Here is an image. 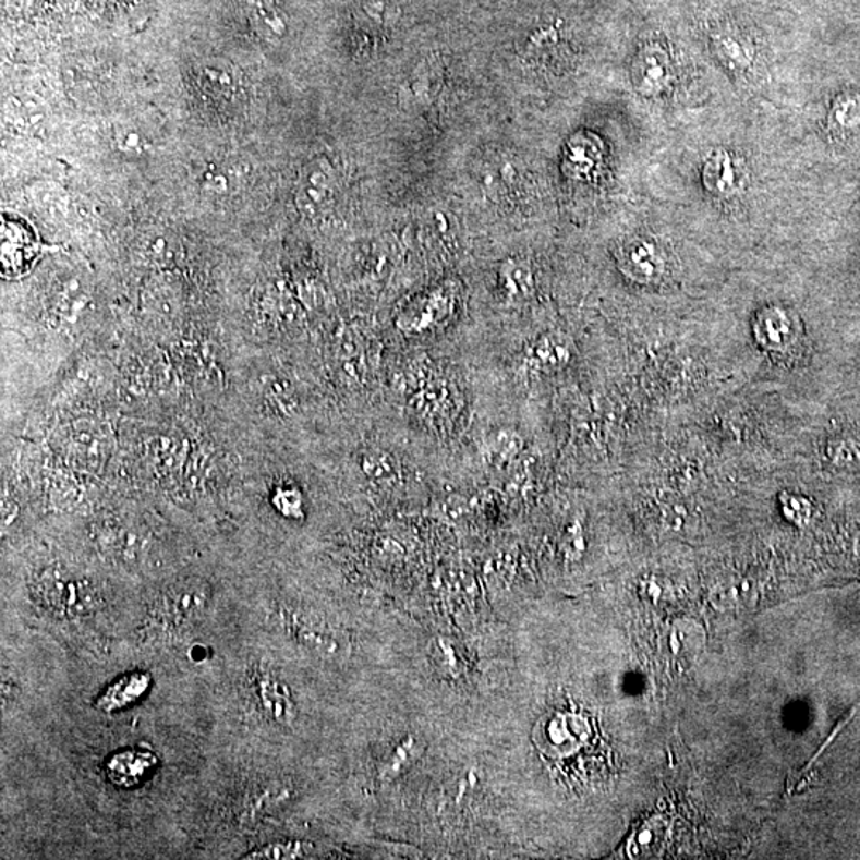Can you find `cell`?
I'll use <instances>...</instances> for the list:
<instances>
[{"instance_id":"6da1fadb","label":"cell","mask_w":860,"mask_h":860,"mask_svg":"<svg viewBox=\"0 0 860 860\" xmlns=\"http://www.w3.org/2000/svg\"><path fill=\"white\" fill-rule=\"evenodd\" d=\"M37 597L48 610L65 617H82L95 610L98 593L85 580L60 571H47L37 580Z\"/></svg>"},{"instance_id":"7a4b0ae2","label":"cell","mask_w":860,"mask_h":860,"mask_svg":"<svg viewBox=\"0 0 860 860\" xmlns=\"http://www.w3.org/2000/svg\"><path fill=\"white\" fill-rule=\"evenodd\" d=\"M456 292L451 286H438L400 311L397 327L407 335H423L444 326L455 313Z\"/></svg>"},{"instance_id":"3957f363","label":"cell","mask_w":860,"mask_h":860,"mask_svg":"<svg viewBox=\"0 0 860 860\" xmlns=\"http://www.w3.org/2000/svg\"><path fill=\"white\" fill-rule=\"evenodd\" d=\"M635 92L644 98H656L668 92L675 81V65L665 47L647 44L641 48L631 68Z\"/></svg>"},{"instance_id":"277c9868","label":"cell","mask_w":860,"mask_h":860,"mask_svg":"<svg viewBox=\"0 0 860 860\" xmlns=\"http://www.w3.org/2000/svg\"><path fill=\"white\" fill-rule=\"evenodd\" d=\"M744 163L727 150H718L703 166V184L716 198H734L744 189Z\"/></svg>"},{"instance_id":"5b68a950","label":"cell","mask_w":860,"mask_h":860,"mask_svg":"<svg viewBox=\"0 0 860 860\" xmlns=\"http://www.w3.org/2000/svg\"><path fill=\"white\" fill-rule=\"evenodd\" d=\"M37 254V241L33 228L13 217H3L2 262L3 271L19 275L29 267Z\"/></svg>"},{"instance_id":"8992f818","label":"cell","mask_w":860,"mask_h":860,"mask_svg":"<svg viewBox=\"0 0 860 860\" xmlns=\"http://www.w3.org/2000/svg\"><path fill=\"white\" fill-rule=\"evenodd\" d=\"M621 268L639 282H654L666 269L662 249L647 238H634L621 249Z\"/></svg>"},{"instance_id":"52a82bcc","label":"cell","mask_w":860,"mask_h":860,"mask_svg":"<svg viewBox=\"0 0 860 860\" xmlns=\"http://www.w3.org/2000/svg\"><path fill=\"white\" fill-rule=\"evenodd\" d=\"M157 763L158 759L152 752L126 749L107 760L106 775L116 786L130 789L140 786L154 772Z\"/></svg>"},{"instance_id":"ba28073f","label":"cell","mask_w":860,"mask_h":860,"mask_svg":"<svg viewBox=\"0 0 860 860\" xmlns=\"http://www.w3.org/2000/svg\"><path fill=\"white\" fill-rule=\"evenodd\" d=\"M150 683L152 679L147 673H131L119 677L99 695L96 707L107 714L126 710L148 692Z\"/></svg>"},{"instance_id":"9c48e42d","label":"cell","mask_w":860,"mask_h":860,"mask_svg":"<svg viewBox=\"0 0 860 860\" xmlns=\"http://www.w3.org/2000/svg\"><path fill=\"white\" fill-rule=\"evenodd\" d=\"M794 334H796L794 320L780 307H766L760 313L758 323H755V335H758L760 343L773 351H780V349L789 347Z\"/></svg>"},{"instance_id":"30bf717a","label":"cell","mask_w":860,"mask_h":860,"mask_svg":"<svg viewBox=\"0 0 860 860\" xmlns=\"http://www.w3.org/2000/svg\"><path fill=\"white\" fill-rule=\"evenodd\" d=\"M254 690L265 716L276 722H289L292 718V700L279 680L268 675H261L255 680Z\"/></svg>"},{"instance_id":"8fae6325","label":"cell","mask_w":860,"mask_h":860,"mask_svg":"<svg viewBox=\"0 0 860 860\" xmlns=\"http://www.w3.org/2000/svg\"><path fill=\"white\" fill-rule=\"evenodd\" d=\"M528 365L538 372H555L565 367L571 359L568 343L561 338L545 337L537 341L528 351Z\"/></svg>"},{"instance_id":"7c38bea8","label":"cell","mask_w":860,"mask_h":860,"mask_svg":"<svg viewBox=\"0 0 860 860\" xmlns=\"http://www.w3.org/2000/svg\"><path fill=\"white\" fill-rule=\"evenodd\" d=\"M499 281L507 299L513 302H521L533 293V271L530 264L521 258H509L500 265Z\"/></svg>"},{"instance_id":"4fadbf2b","label":"cell","mask_w":860,"mask_h":860,"mask_svg":"<svg viewBox=\"0 0 860 860\" xmlns=\"http://www.w3.org/2000/svg\"><path fill=\"white\" fill-rule=\"evenodd\" d=\"M331 185L334 178L328 165H311L300 185L299 202H302V206L306 209H316L331 198Z\"/></svg>"},{"instance_id":"5bb4252c","label":"cell","mask_w":860,"mask_h":860,"mask_svg":"<svg viewBox=\"0 0 860 860\" xmlns=\"http://www.w3.org/2000/svg\"><path fill=\"white\" fill-rule=\"evenodd\" d=\"M714 48L718 57L731 68L746 69L754 61L751 41L737 31H722L714 36Z\"/></svg>"},{"instance_id":"9a60e30c","label":"cell","mask_w":860,"mask_h":860,"mask_svg":"<svg viewBox=\"0 0 860 860\" xmlns=\"http://www.w3.org/2000/svg\"><path fill=\"white\" fill-rule=\"evenodd\" d=\"M523 448L520 435L512 429H499L486 440V458L497 468H506Z\"/></svg>"},{"instance_id":"2e32d148","label":"cell","mask_w":860,"mask_h":860,"mask_svg":"<svg viewBox=\"0 0 860 860\" xmlns=\"http://www.w3.org/2000/svg\"><path fill=\"white\" fill-rule=\"evenodd\" d=\"M828 122L838 133H851L860 128V95L848 92L837 96L832 104Z\"/></svg>"},{"instance_id":"e0dca14e","label":"cell","mask_w":860,"mask_h":860,"mask_svg":"<svg viewBox=\"0 0 860 860\" xmlns=\"http://www.w3.org/2000/svg\"><path fill=\"white\" fill-rule=\"evenodd\" d=\"M174 614L182 618L196 617L205 604V594L199 592H181L174 597Z\"/></svg>"},{"instance_id":"ac0fdd59","label":"cell","mask_w":860,"mask_h":860,"mask_svg":"<svg viewBox=\"0 0 860 860\" xmlns=\"http://www.w3.org/2000/svg\"><path fill=\"white\" fill-rule=\"evenodd\" d=\"M299 851L302 849L296 848L295 845H268L264 846V848L255 849V851L249 852L246 858L244 859H286V858H295L299 856Z\"/></svg>"},{"instance_id":"d6986e66","label":"cell","mask_w":860,"mask_h":860,"mask_svg":"<svg viewBox=\"0 0 860 860\" xmlns=\"http://www.w3.org/2000/svg\"><path fill=\"white\" fill-rule=\"evenodd\" d=\"M367 469L373 475L383 476V479L389 480H392L397 473L396 462L388 458V455H381V452L370 456Z\"/></svg>"}]
</instances>
